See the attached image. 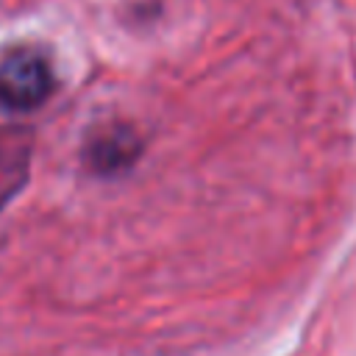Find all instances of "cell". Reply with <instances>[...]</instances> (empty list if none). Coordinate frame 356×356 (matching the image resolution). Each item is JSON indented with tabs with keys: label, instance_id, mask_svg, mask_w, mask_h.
<instances>
[{
	"label": "cell",
	"instance_id": "1",
	"mask_svg": "<svg viewBox=\"0 0 356 356\" xmlns=\"http://www.w3.org/2000/svg\"><path fill=\"white\" fill-rule=\"evenodd\" d=\"M56 86L50 58L33 47L11 50L0 61V106L28 111L42 106Z\"/></svg>",
	"mask_w": 356,
	"mask_h": 356
},
{
	"label": "cell",
	"instance_id": "2",
	"mask_svg": "<svg viewBox=\"0 0 356 356\" xmlns=\"http://www.w3.org/2000/svg\"><path fill=\"white\" fill-rule=\"evenodd\" d=\"M142 145L136 139V134L125 125H108L100 128L89 142H86V164L100 172V175H117L122 170H128L136 156H139Z\"/></svg>",
	"mask_w": 356,
	"mask_h": 356
}]
</instances>
